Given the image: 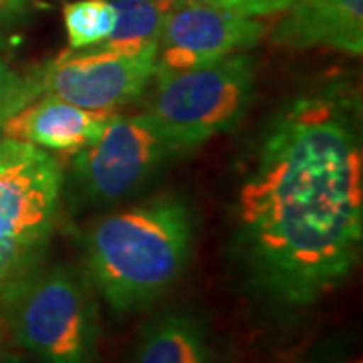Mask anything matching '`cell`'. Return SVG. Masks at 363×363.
Listing matches in <instances>:
<instances>
[{
  "label": "cell",
  "mask_w": 363,
  "mask_h": 363,
  "mask_svg": "<svg viewBox=\"0 0 363 363\" xmlns=\"http://www.w3.org/2000/svg\"><path fill=\"white\" fill-rule=\"evenodd\" d=\"M116 6L109 0H75L63 6L67 40L73 51L101 45L116 28Z\"/></svg>",
  "instance_id": "13"
},
{
  "label": "cell",
  "mask_w": 363,
  "mask_h": 363,
  "mask_svg": "<svg viewBox=\"0 0 363 363\" xmlns=\"http://www.w3.org/2000/svg\"><path fill=\"white\" fill-rule=\"evenodd\" d=\"M109 116L43 95L9 117L0 131L9 140L33 143L40 150L81 152L99 138Z\"/></svg>",
  "instance_id": "10"
},
{
  "label": "cell",
  "mask_w": 363,
  "mask_h": 363,
  "mask_svg": "<svg viewBox=\"0 0 363 363\" xmlns=\"http://www.w3.org/2000/svg\"><path fill=\"white\" fill-rule=\"evenodd\" d=\"M194 248V214L178 196H157L97 220L85 238L91 285L111 311L150 309L180 281Z\"/></svg>",
  "instance_id": "2"
},
{
  "label": "cell",
  "mask_w": 363,
  "mask_h": 363,
  "mask_svg": "<svg viewBox=\"0 0 363 363\" xmlns=\"http://www.w3.org/2000/svg\"><path fill=\"white\" fill-rule=\"evenodd\" d=\"M180 152L150 113H111L99 138L77 152L75 176L89 202L111 204L138 194Z\"/></svg>",
  "instance_id": "5"
},
{
  "label": "cell",
  "mask_w": 363,
  "mask_h": 363,
  "mask_svg": "<svg viewBox=\"0 0 363 363\" xmlns=\"http://www.w3.org/2000/svg\"><path fill=\"white\" fill-rule=\"evenodd\" d=\"M0 307L14 341L40 363L99 362V309L75 269L39 267L0 298Z\"/></svg>",
  "instance_id": "3"
},
{
  "label": "cell",
  "mask_w": 363,
  "mask_h": 363,
  "mask_svg": "<svg viewBox=\"0 0 363 363\" xmlns=\"http://www.w3.org/2000/svg\"><path fill=\"white\" fill-rule=\"evenodd\" d=\"M28 9V0H0V26L14 23Z\"/></svg>",
  "instance_id": "17"
},
{
  "label": "cell",
  "mask_w": 363,
  "mask_h": 363,
  "mask_svg": "<svg viewBox=\"0 0 363 363\" xmlns=\"http://www.w3.org/2000/svg\"><path fill=\"white\" fill-rule=\"evenodd\" d=\"M43 250L0 240V298L40 267Z\"/></svg>",
  "instance_id": "14"
},
{
  "label": "cell",
  "mask_w": 363,
  "mask_h": 363,
  "mask_svg": "<svg viewBox=\"0 0 363 363\" xmlns=\"http://www.w3.org/2000/svg\"><path fill=\"white\" fill-rule=\"evenodd\" d=\"M116 28L111 37L97 45L119 55H157L166 11L160 0H113Z\"/></svg>",
  "instance_id": "12"
},
{
  "label": "cell",
  "mask_w": 363,
  "mask_h": 363,
  "mask_svg": "<svg viewBox=\"0 0 363 363\" xmlns=\"http://www.w3.org/2000/svg\"><path fill=\"white\" fill-rule=\"evenodd\" d=\"M272 40L289 49L363 52V0H293Z\"/></svg>",
  "instance_id": "9"
},
{
  "label": "cell",
  "mask_w": 363,
  "mask_h": 363,
  "mask_svg": "<svg viewBox=\"0 0 363 363\" xmlns=\"http://www.w3.org/2000/svg\"><path fill=\"white\" fill-rule=\"evenodd\" d=\"M63 172L49 152L4 138L0 147V240L47 248L59 216Z\"/></svg>",
  "instance_id": "6"
},
{
  "label": "cell",
  "mask_w": 363,
  "mask_h": 363,
  "mask_svg": "<svg viewBox=\"0 0 363 363\" xmlns=\"http://www.w3.org/2000/svg\"><path fill=\"white\" fill-rule=\"evenodd\" d=\"M2 142H4V135H2V131H0V147H2Z\"/></svg>",
  "instance_id": "19"
},
{
  "label": "cell",
  "mask_w": 363,
  "mask_h": 363,
  "mask_svg": "<svg viewBox=\"0 0 363 363\" xmlns=\"http://www.w3.org/2000/svg\"><path fill=\"white\" fill-rule=\"evenodd\" d=\"M0 363H21L16 357H13L9 351H6V345H4V333H2V327H0Z\"/></svg>",
  "instance_id": "18"
},
{
  "label": "cell",
  "mask_w": 363,
  "mask_h": 363,
  "mask_svg": "<svg viewBox=\"0 0 363 363\" xmlns=\"http://www.w3.org/2000/svg\"><path fill=\"white\" fill-rule=\"evenodd\" d=\"M262 33L264 26L255 16L202 4L176 6L164 16L157 65L192 69L216 63L234 52L252 49Z\"/></svg>",
  "instance_id": "8"
},
{
  "label": "cell",
  "mask_w": 363,
  "mask_h": 363,
  "mask_svg": "<svg viewBox=\"0 0 363 363\" xmlns=\"http://www.w3.org/2000/svg\"><path fill=\"white\" fill-rule=\"evenodd\" d=\"M157 55H119L95 49L63 52L35 75L40 95H51L89 111L111 113L142 95L154 77Z\"/></svg>",
  "instance_id": "7"
},
{
  "label": "cell",
  "mask_w": 363,
  "mask_h": 363,
  "mask_svg": "<svg viewBox=\"0 0 363 363\" xmlns=\"http://www.w3.org/2000/svg\"><path fill=\"white\" fill-rule=\"evenodd\" d=\"M236 220L248 283L277 305L309 307L350 277L362 250L363 152L343 97H298L272 119Z\"/></svg>",
  "instance_id": "1"
},
{
  "label": "cell",
  "mask_w": 363,
  "mask_h": 363,
  "mask_svg": "<svg viewBox=\"0 0 363 363\" xmlns=\"http://www.w3.org/2000/svg\"><path fill=\"white\" fill-rule=\"evenodd\" d=\"M154 75L147 113L182 150L234 130L255 97V61L245 52L192 69L157 65Z\"/></svg>",
  "instance_id": "4"
},
{
  "label": "cell",
  "mask_w": 363,
  "mask_h": 363,
  "mask_svg": "<svg viewBox=\"0 0 363 363\" xmlns=\"http://www.w3.org/2000/svg\"><path fill=\"white\" fill-rule=\"evenodd\" d=\"M39 95L37 77H23L0 59V125Z\"/></svg>",
  "instance_id": "15"
},
{
  "label": "cell",
  "mask_w": 363,
  "mask_h": 363,
  "mask_svg": "<svg viewBox=\"0 0 363 363\" xmlns=\"http://www.w3.org/2000/svg\"><path fill=\"white\" fill-rule=\"evenodd\" d=\"M293 0H160L162 9L169 11L176 6L186 4H202V6H214L222 11L245 14V16H264V14L283 13L289 9Z\"/></svg>",
  "instance_id": "16"
},
{
  "label": "cell",
  "mask_w": 363,
  "mask_h": 363,
  "mask_svg": "<svg viewBox=\"0 0 363 363\" xmlns=\"http://www.w3.org/2000/svg\"><path fill=\"white\" fill-rule=\"evenodd\" d=\"M133 363H212L206 327L192 313H164L143 329Z\"/></svg>",
  "instance_id": "11"
}]
</instances>
